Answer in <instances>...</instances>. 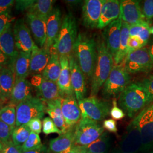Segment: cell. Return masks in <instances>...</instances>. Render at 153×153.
<instances>
[{
  "mask_svg": "<svg viewBox=\"0 0 153 153\" xmlns=\"http://www.w3.org/2000/svg\"><path fill=\"white\" fill-rule=\"evenodd\" d=\"M73 54L88 81H91L97 62L96 41L85 33L78 35Z\"/></svg>",
  "mask_w": 153,
  "mask_h": 153,
  "instance_id": "6da1fadb",
  "label": "cell"
},
{
  "mask_svg": "<svg viewBox=\"0 0 153 153\" xmlns=\"http://www.w3.org/2000/svg\"><path fill=\"white\" fill-rule=\"evenodd\" d=\"M152 103L148 91L140 82L130 83L119 94V104L130 118H134Z\"/></svg>",
  "mask_w": 153,
  "mask_h": 153,
  "instance_id": "7a4b0ae2",
  "label": "cell"
},
{
  "mask_svg": "<svg viewBox=\"0 0 153 153\" xmlns=\"http://www.w3.org/2000/svg\"><path fill=\"white\" fill-rule=\"evenodd\" d=\"M97 57L94 73L91 81V95L95 97L114 68V59L107 49L103 36L96 41Z\"/></svg>",
  "mask_w": 153,
  "mask_h": 153,
  "instance_id": "3957f363",
  "label": "cell"
},
{
  "mask_svg": "<svg viewBox=\"0 0 153 153\" xmlns=\"http://www.w3.org/2000/svg\"><path fill=\"white\" fill-rule=\"evenodd\" d=\"M77 37L78 26L76 19L71 13H69L63 18L60 33L53 45L60 57L65 56L69 58L73 54Z\"/></svg>",
  "mask_w": 153,
  "mask_h": 153,
  "instance_id": "277c9868",
  "label": "cell"
},
{
  "mask_svg": "<svg viewBox=\"0 0 153 153\" xmlns=\"http://www.w3.org/2000/svg\"><path fill=\"white\" fill-rule=\"evenodd\" d=\"M45 103L38 97H31L16 107V127L27 124L35 118L42 119L45 113Z\"/></svg>",
  "mask_w": 153,
  "mask_h": 153,
  "instance_id": "5b68a950",
  "label": "cell"
},
{
  "mask_svg": "<svg viewBox=\"0 0 153 153\" xmlns=\"http://www.w3.org/2000/svg\"><path fill=\"white\" fill-rule=\"evenodd\" d=\"M130 81V74L125 70L123 62L119 65H115L104 82L102 94L105 98L115 97L126 88Z\"/></svg>",
  "mask_w": 153,
  "mask_h": 153,
  "instance_id": "8992f818",
  "label": "cell"
},
{
  "mask_svg": "<svg viewBox=\"0 0 153 153\" xmlns=\"http://www.w3.org/2000/svg\"><path fill=\"white\" fill-rule=\"evenodd\" d=\"M81 112V117L99 122L103 120L110 113L111 105L108 101L95 97L85 98L78 102Z\"/></svg>",
  "mask_w": 153,
  "mask_h": 153,
  "instance_id": "52a82bcc",
  "label": "cell"
},
{
  "mask_svg": "<svg viewBox=\"0 0 153 153\" xmlns=\"http://www.w3.org/2000/svg\"><path fill=\"white\" fill-rule=\"evenodd\" d=\"M104 132V128L99 122L81 117L75 127V145H88L96 141Z\"/></svg>",
  "mask_w": 153,
  "mask_h": 153,
  "instance_id": "ba28073f",
  "label": "cell"
},
{
  "mask_svg": "<svg viewBox=\"0 0 153 153\" xmlns=\"http://www.w3.org/2000/svg\"><path fill=\"white\" fill-rule=\"evenodd\" d=\"M126 71L129 74L149 73L153 69V63L147 47L137 49L126 56L123 62Z\"/></svg>",
  "mask_w": 153,
  "mask_h": 153,
  "instance_id": "9c48e42d",
  "label": "cell"
},
{
  "mask_svg": "<svg viewBox=\"0 0 153 153\" xmlns=\"http://www.w3.org/2000/svg\"><path fill=\"white\" fill-rule=\"evenodd\" d=\"M132 121L141 132L142 151L153 148V102L141 111Z\"/></svg>",
  "mask_w": 153,
  "mask_h": 153,
  "instance_id": "30bf717a",
  "label": "cell"
},
{
  "mask_svg": "<svg viewBox=\"0 0 153 153\" xmlns=\"http://www.w3.org/2000/svg\"><path fill=\"white\" fill-rule=\"evenodd\" d=\"M120 153H137L142 151V140L141 132L133 122L128 125L119 143Z\"/></svg>",
  "mask_w": 153,
  "mask_h": 153,
  "instance_id": "8fae6325",
  "label": "cell"
},
{
  "mask_svg": "<svg viewBox=\"0 0 153 153\" xmlns=\"http://www.w3.org/2000/svg\"><path fill=\"white\" fill-rule=\"evenodd\" d=\"M31 83L36 88L38 97L44 102L63 97L57 83L45 79L42 74L33 76Z\"/></svg>",
  "mask_w": 153,
  "mask_h": 153,
  "instance_id": "7c38bea8",
  "label": "cell"
},
{
  "mask_svg": "<svg viewBox=\"0 0 153 153\" xmlns=\"http://www.w3.org/2000/svg\"><path fill=\"white\" fill-rule=\"evenodd\" d=\"M13 33L17 50L31 53L36 44L24 19L19 18L16 20L13 26Z\"/></svg>",
  "mask_w": 153,
  "mask_h": 153,
  "instance_id": "4fadbf2b",
  "label": "cell"
},
{
  "mask_svg": "<svg viewBox=\"0 0 153 153\" xmlns=\"http://www.w3.org/2000/svg\"><path fill=\"white\" fill-rule=\"evenodd\" d=\"M61 109L68 129L76 126L82 115L75 94L62 98Z\"/></svg>",
  "mask_w": 153,
  "mask_h": 153,
  "instance_id": "5bb4252c",
  "label": "cell"
},
{
  "mask_svg": "<svg viewBox=\"0 0 153 153\" xmlns=\"http://www.w3.org/2000/svg\"><path fill=\"white\" fill-rule=\"evenodd\" d=\"M105 0H85L82 6V23L88 28H97Z\"/></svg>",
  "mask_w": 153,
  "mask_h": 153,
  "instance_id": "9a60e30c",
  "label": "cell"
},
{
  "mask_svg": "<svg viewBox=\"0 0 153 153\" xmlns=\"http://www.w3.org/2000/svg\"><path fill=\"white\" fill-rule=\"evenodd\" d=\"M69 68L72 88L76 95L77 101L85 98L86 94V87L85 77L81 69L78 65L74 54L69 57Z\"/></svg>",
  "mask_w": 153,
  "mask_h": 153,
  "instance_id": "2e32d148",
  "label": "cell"
},
{
  "mask_svg": "<svg viewBox=\"0 0 153 153\" xmlns=\"http://www.w3.org/2000/svg\"><path fill=\"white\" fill-rule=\"evenodd\" d=\"M25 22L31 31L35 43L39 48H43L47 40V20L27 13Z\"/></svg>",
  "mask_w": 153,
  "mask_h": 153,
  "instance_id": "e0dca14e",
  "label": "cell"
},
{
  "mask_svg": "<svg viewBox=\"0 0 153 153\" xmlns=\"http://www.w3.org/2000/svg\"><path fill=\"white\" fill-rule=\"evenodd\" d=\"M122 19L119 17L104 28L103 36L107 49L114 59L117 54L120 42L121 28Z\"/></svg>",
  "mask_w": 153,
  "mask_h": 153,
  "instance_id": "ac0fdd59",
  "label": "cell"
},
{
  "mask_svg": "<svg viewBox=\"0 0 153 153\" xmlns=\"http://www.w3.org/2000/svg\"><path fill=\"white\" fill-rule=\"evenodd\" d=\"M0 51L9 59V67L14 71V66L19 51L16 49L12 23L0 35Z\"/></svg>",
  "mask_w": 153,
  "mask_h": 153,
  "instance_id": "d6986e66",
  "label": "cell"
},
{
  "mask_svg": "<svg viewBox=\"0 0 153 153\" xmlns=\"http://www.w3.org/2000/svg\"><path fill=\"white\" fill-rule=\"evenodd\" d=\"M120 16L123 22L130 26L145 20L142 15L140 2L134 0H121Z\"/></svg>",
  "mask_w": 153,
  "mask_h": 153,
  "instance_id": "ffe728a7",
  "label": "cell"
},
{
  "mask_svg": "<svg viewBox=\"0 0 153 153\" xmlns=\"http://www.w3.org/2000/svg\"><path fill=\"white\" fill-rule=\"evenodd\" d=\"M75 126L68 129L49 143L47 153H66L75 146Z\"/></svg>",
  "mask_w": 153,
  "mask_h": 153,
  "instance_id": "44dd1931",
  "label": "cell"
},
{
  "mask_svg": "<svg viewBox=\"0 0 153 153\" xmlns=\"http://www.w3.org/2000/svg\"><path fill=\"white\" fill-rule=\"evenodd\" d=\"M51 56L50 49L44 47L39 48L38 45L33 48L31 51L30 64V74L33 76L42 74L47 65Z\"/></svg>",
  "mask_w": 153,
  "mask_h": 153,
  "instance_id": "7402d4cb",
  "label": "cell"
},
{
  "mask_svg": "<svg viewBox=\"0 0 153 153\" xmlns=\"http://www.w3.org/2000/svg\"><path fill=\"white\" fill-rule=\"evenodd\" d=\"M61 12L59 7H55L47 20V40L45 47L51 48L55 44L62 25Z\"/></svg>",
  "mask_w": 153,
  "mask_h": 153,
  "instance_id": "603a6c76",
  "label": "cell"
},
{
  "mask_svg": "<svg viewBox=\"0 0 153 153\" xmlns=\"http://www.w3.org/2000/svg\"><path fill=\"white\" fill-rule=\"evenodd\" d=\"M120 14V1L105 0L100 14L97 28L103 29L117 19Z\"/></svg>",
  "mask_w": 153,
  "mask_h": 153,
  "instance_id": "cb8c5ba5",
  "label": "cell"
},
{
  "mask_svg": "<svg viewBox=\"0 0 153 153\" xmlns=\"http://www.w3.org/2000/svg\"><path fill=\"white\" fill-rule=\"evenodd\" d=\"M61 73L57 84L62 96L74 94L72 88L69 68V58L65 56H60Z\"/></svg>",
  "mask_w": 153,
  "mask_h": 153,
  "instance_id": "d4e9b609",
  "label": "cell"
},
{
  "mask_svg": "<svg viewBox=\"0 0 153 153\" xmlns=\"http://www.w3.org/2000/svg\"><path fill=\"white\" fill-rule=\"evenodd\" d=\"M33 87L26 79L16 82L9 98V104L16 107L20 103L32 97Z\"/></svg>",
  "mask_w": 153,
  "mask_h": 153,
  "instance_id": "484cf974",
  "label": "cell"
},
{
  "mask_svg": "<svg viewBox=\"0 0 153 153\" xmlns=\"http://www.w3.org/2000/svg\"><path fill=\"white\" fill-rule=\"evenodd\" d=\"M50 52L49 62L42 73V76L46 80L57 83L61 73L60 56L53 46L50 48Z\"/></svg>",
  "mask_w": 153,
  "mask_h": 153,
  "instance_id": "4316f807",
  "label": "cell"
},
{
  "mask_svg": "<svg viewBox=\"0 0 153 153\" xmlns=\"http://www.w3.org/2000/svg\"><path fill=\"white\" fill-rule=\"evenodd\" d=\"M62 98L57 99L54 100L45 102V112L49 115V117L54 121L55 124L62 133H65L68 128L62 115L61 109Z\"/></svg>",
  "mask_w": 153,
  "mask_h": 153,
  "instance_id": "83f0119b",
  "label": "cell"
},
{
  "mask_svg": "<svg viewBox=\"0 0 153 153\" xmlns=\"http://www.w3.org/2000/svg\"><path fill=\"white\" fill-rule=\"evenodd\" d=\"M16 81L14 71L10 67L6 66L0 70V88L3 100L10 98Z\"/></svg>",
  "mask_w": 153,
  "mask_h": 153,
  "instance_id": "f1b7e54d",
  "label": "cell"
},
{
  "mask_svg": "<svg viewBox=\"0 0 153 153\" xmlns=\"http://www.w3.org/2000/svg\"><path fill=\"white\" fill-rule=\"evenodd\" d=\"M31 53L19 51L16 60L14 63V70L16 75V81L26 79L30 74V64Z\"/></svg>",
  "mask_w": 153,
  "mask_h": 153,
  "instance_id": "f546056e",
  "label": "cell"
},
{
  "mask_svg": "<svg viewBox=\"0 0 153 153\" xmlns=\"http://www.w3.org/2000/svg\"><path fill=\"white\" fill-rule=\"evenodd\" d=\"M129 28L130 25L129 24L122 21L119 49L116 57L114 59L115 65H119L121 64L127 55L128 41L130 36Z\"/></svg>",
  "mask_w": 153,
  "mask_h": 153,
  "instance_id": "4dcf8cb0",
  "label": "cell"
},
{
  "mask_svg": "<svg viewBox=\"0 0 153 153\" xmlns=\"http://www.w3.org/2000/svg\"><path fill=\"white\" fill-rule=\"evenodd\" d=\"M150 28L149 21L144 20L130 26L129 35L131 36H136L139 39L145 47L150 40Z\"/></svg>",
  "mask_w": 153,
  "mask_h": 153,
  "instance_id": "1f68e13d",
  "label": "cell"
},
{
  "mask_svg": "<svg viewBox=\"0 0 153 153\" xmlns=\"http://www.w3.org/2000/svg\"><path fill=\"white\" fill-rule=\"evenodd\" d=\"M55 1L52 0H38L34 3L27 13H32L36 16L47 20L50 14L53 9Z\"/></svg>",
  "mask_w": 153,
  "mask_h": 153,
  "instance_id": "d6a6232c",
  "label": "cell"
},
{
  "mask_svg": "<svg viewBox=\"0 0 153 153\" xmlns=\"http://www.w3.org/2000/svg\"><path fill=\"white\" fill-rule=\"evenodd\" d=\"M111 146V138L107 132H104L96 141L90 145L83 146L86 152L107 153Z\"/></svg>",
  "mask_w": 153,
  "mask_h": 153,
  "instance_id": "836d02e7",
  "label": "cell"
},
{
  "mask_svg": "<svg viewBox=\"0 0 153 153\" xmlns=\"http://www.w3.org/2000/svg\"><path fill=\"white\" fill-rule=\"evenodd\" d=\"M16 107L7 104L0 109V119L9 126L12 130L16 127Z\"/></svg>",
  "mask_w": 153,
  "mask_h": 153,
  "instance_id": "e575fe53",
  "label": "cell"
},
{
  "mask_svg": "<svg viewBox=\"0 0 153 153\" xmlns=\"http://www.w3.org/2000/svg\"><path fill=\"white\" fill-rule=\"evenodd\" d=\"M30 133L31 131L26 124L17 126L12 131L11 140L16 146L22 147L27 141Z\"/></svg>",
  "mask_w": 153,
  "mask_h": 153,
  "instance_id": "d590c367",
  "label": "cell"
},
{
  "mask_svg": "<svg viewBox=\"0 0 153 153\" xmlns=\"http://www.w3.org/2000/svg\"><path fill=\"white\" fill-rule=\"evenodd\" d=\"M43 145L38 134L31 131L27 141L21 147L22 152L35 150L42 147Z\"/></svg>",
  "mask_w": 153,
  "mask_h": 153,
  "instance_id": "8d00e7d4",
  "label": "cell"
},
{
  "mask_svg": "<svg viewBox=\"0 0 153 153\" xmlns=\"http://www.w3.org/2000/svg\"><path fill=\"white\" fill-rule=\"evenodd\" d=\"M42 128L43 132L46 135H48L51 133H57L60 135L63 133L55 124L54 121L49 117H46L43 119Z\"/></svg>",
  "mask_w": 153,
  "mask_h": 153,
  "instance_id": "74e56055",
  "label": "cell"
},
{
  "mask_svg": "<svg viewBox=\"0 0 153 153\" xmlns=\"http://www.w3.org/2000/svg\"><path fill=\"white\" fill-rule=\"evenodd\" d=\"M12 131L11 128L0 119V141L3 145L11 140Z\"/></svg>",
  "mask_w": 153,
  "mask_h": 153,
  "instance_id": "f35d334b",
  "label": "cell"
},
{
  "mask_svg": "<svg viewBox=\"0 0 153 153\" xmlns=\"http://www.w3.org/2000/svg\"><path fill=\"white\" fill-rule=\"evenodd\" d=\"M140 6L145 19L149 21L153 18V0H146Z\"/></svg>",
  "mask_w": 153,
  "mask_h": 153,
  "instance_id": "ab89813d",
  "label": "cell"
},
{
  "mask_svg": "<svg viewBox=\"0 0 153 153\" xmlns=\"http://www.w3.org/2000/svg\"><path fill=\"white\" fill-rule=\"evenodd\" d=\"M145 47L141 41L136 36H129L128 41L127 55L137 49ZM126 55V56H127Z\"/></svg>",
  "mask_w": 153,
  "mask_h": 153,
  "instance_id": "60d3db41",
  "label": "cell"
},
{
  "mask_svg": "<svg viewBox=\"0 0 153 153\" xmlns=\"http://www.w3.org/2000/svg\"><path fill=\"white\" fill-rule=\"evenodd\" d=\"M109 114L115 120H121L123 119L126 116L124 112L117 107V100L116 98L112 99V107L111 109Z\"/></svg>",
  "mask_w": 153,
  "mask_h": 153,
  "instance_id": "b9f144b4",
  "label": "cell"
},
{
  "mask_svg": "<svg viewBox=\"0 0 153 153\" xmlns=\"http://www.w3.org/2000/svg\"><path fill=\"white\" fill-rule=\"evenodd\" d=\"M14 19L15 18L11 16L10 13L0 16V35L5 31L9 25L14 22Z\"/></svg>",
  "mask_w": 153,
  "mask_h": 153,
  "instance_id": "7bdbcfd3",
  "label": "cell"
},
{
  "mask_svg": "<svg viewBox=\"0 0 153 153\" xmlns=\"http://www.w3.org/2000/svg\"><path fill=\"white\" fill-rule=\"evenodd\" d=\"M140 83L148 91L150 98L153 102V75L144 78Z\"/></svg>",
  "mask_w": 153,
  "mask_h": 153,
  "instance_id": "ee69618b",
  "label": "cell"
},
{
  "mask_svg": "<svg viewBox=\"0 0 153 153\" xmlns=\"http://www.w3.org/2000/svg\"><path fill=\"white\" fill-rule=\"evenodd\" d=\"M15 2V7L17 11H28L34 3L35 0H18Z\"/></svg>",
  "mask_w": 153,
  "mask_h": 153,
  "instance_id": "f6af8a7d",
  "label": "cell"
},
{
  "mask_svg": "<svg viewBox=\"0 0 153 153\" xmlns=\"http://www.w3.org/2000/svg\"><path fill=\"white\" fill-rule=\"evenodd\" d=\"M31 131L36 134H40L42 130V123L41 119L35 118L30 121L26 124Z\"/></svg>",
  "mask_w": 153,
  "mask_h": 153,
  "instance_id": "bcb514c9",
  "label": "cell"
},
{
  "mask_svg": "<svg viewBox=\"0 0 153 153\" xmlns=\"http://www.w3.org/2000/svg\"><path fill=\"white\" fill-rule=\"evenodd\" d=\"M14 4L15 1L13 0H0V16L10 13Z\"/></svg>",
  "mask_w": 153,
  "mask_h": 153,
  "instance_id": "7dc6e473",
  "label": "cell"
},
{
  "mask_svg": "<svg viewBox=\"0 0 153 153\" xmlns=\"http://www.w3.org/2000/svg\"><path fill=\"white\" fill-rule=\"evenodd\" d=\"M0 153H22L21 147L16 145L12 140L6 143Z\"/></svg>",
  "mask_w": 153,
  "mask_h": 153,
  "instance_id": "c3c4849f",
  "label": "cell"
},
{
  "mask_svg": "<svg viewBox=\"0 0 153 153\" xmlns=\"http://www.w3.org/2000/svg\"><path fill=\"white\" fill-rule=\"evenodd\" d=\"M103 127L109 132L116 133L117 131L116 122L115 120L112 119L105 120L103 123Z\"/></svg>",
  "mask_w": 153,
  "mask_h": 153,
  "instance_id": "681fc988",
  "label": "cell"
},
{
  "mask_svg": "<svg viewBox=\"0 0 153 153\" xmlns=\"http://www.w3.org/2000/svg\"><path fill=\"white\" fill-rule=\"evenodd\" d=\"M9 59L0 51V70L6 66H9Z\"/></svg>",
  "mask_w": 153,
  "mask_h": 153,
  "instance_id": "f907efd6",
  "label": "cell"
},
{
  "mask_svg": "<svg viewBox=\"0 0 153 153\" xmlns=\"http://www.w3.org/2000/svg\"><path fill=\"white\" fill-rule=\"evenodd\" d=\"M47 151H48V149L44 145H43L42 147L38 149L30 150V151H27V152H22V153H47Z\"/></svg>",
  "mask_w": 153,
  "mask_h": 153,
  "instance_id": "816d5d0a",
  "label": "cell"
},
{
  "mask_svg": "<svg viewBox=\"0 0 153 153\" xmlns=\"http://www.w3.org/2000/svg\"><path fill=\"white\" fill-rule=\"evenodd\" d=\"M86 151L85 150L84 148L81 146L75 145L71 150L66 153H86Z\"/></svg>",
  "mask_w": 153,
  "mask_h": 153,
  "instance_id": "f5cc1de1",
  "label": "cell"
},
{
  "mask_svg": "<svg viewBox=\"0 0 153 153\" xmlns=\"http://www.w3.org/2000/svg\"><path fill=\"white\" fill-rule=\"evenodd\" d=\"M147 45L148 46L146 47L148 48V51L150 55V57L152 58L153 63V38L151 40H149Z\"/></svg>",
  "mask_w": 153,
  "mask_h": 153,
  "instance_id": "db71d44e",
  "label": "cell"
},
{
  "mask_svg": "<svg viewBox=\"0 0 153 153\" xmlns=\"http://www.w3.org/2000/svg\"><path fill=\"white\" fill-rule=\"evenodd\" d=\"M65 2H66V3H68V4L73 6L77 5L79 3H80L82 1H66Z\"/></svg>",
  "mask_w": 153,
  "mask_h": 153,
  "instance_id": "11a10c76",
  "label": "cell"
},
{
  "mask_svg": "<svg viewBox=\"0 0 153 153\" xmlns=\"http://www.w3.org/2000/svg\"><path fill=\"white\" fill-rule=\"evenodd\" d=\"M5 102H6V100H4L2 99H0V109L2 108L4 106H3V104L5 103Z\"/></svg>",
  "mask_w": 153,
  "mask_h": 153,
  "instance_id": "9f6ffc18",
  "label": "cell"
},
{
  "mask_svg": "<svg viewBox=\"0 0 153 153\" xmlns=\"http://www.w3.org/2000/svg\"><path fill=\"white\" fill-rule=\"evenodd\" d=\"M109 153H120V152L119 149H115Z\"/></svg>",
  "mask_w": 153,
  "mask_h": 153,
  "instance_id": "6f0895ef",
  "label": "cell"
},
{
  "mask_svg": "<svg viewBox=\"0 0 153 153\" xmlns=\"http://www.w3.org/2000/svg\"><path fill=\"white\" fill-rule=\"evenodd\" d=\"M3 147H4V145L2 144V142L0 141V153L1 152V151H2V149H3Z\"/></svg>",
  "mask_w": 153,
  "mask_h": 153,
  "instance_id": "680465c9",
  "label": "cell"
},
{
  "mask_svg": "<svg viewBox=\"0 0 153 153\" xmlns=\"http://www.w3.org/2000/svg\"><path fill=\"white\" fill-rule=\"evenodd\" d=\"M150 34H152V35H153V27L150 28Z\"/></svg>",
  "mask_w": 153,
  "mask_h": 153,
  "instance_id": "91938a15",
  "label": "cell"
},
{
  "mask_svg": "<svg viewBox=\"0 0 153 153\" xmlns=\"http://www.w3.org/2000/svg\"><path fill=\"white\" fill-rule=\"evenodd\" d=\"M0 99H2V93H1V90L0 88Z\"/></svg>",
  "mask_w": 153,
  "mask_h": 153,
  "instance_id": "94428289",
  "label": "cell"
},
{
  "mask_svg": "<svg viewBox=\"0 0 153 153\" xmlns=\"http://www.w3.org/2000/svg\"><path fill=\"white\" fill-rule=\"evenodd\" d=\"M153 153V152H151V153Z\"/></svg>",
  "mask_w": 153,
  "mask_h": 153,
  "instance_id": "6125c7cd",
  "label": "cell"
},
{
  "mask_svg": "<svg viewBox=\"0 0 153 153\" xmlns=\"http://www.w3.org/2000/svg\"><path fill=\"white\" fill-rule=\"evenodd\" d=\"M86 153H88V152H86Z\"/></svg>",
  "mask_w": 153,
  "mask_h": 153,
  "instance_id": "be15d7a7",
  "label": "cell"
}]
</instances>
